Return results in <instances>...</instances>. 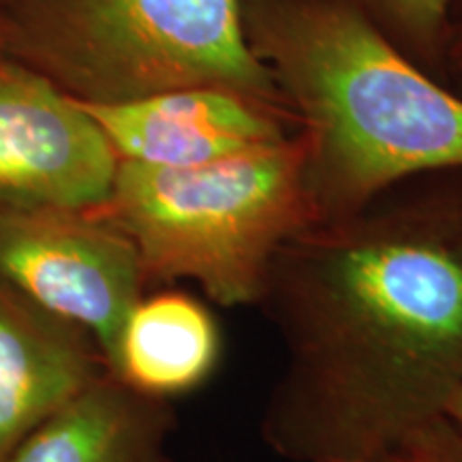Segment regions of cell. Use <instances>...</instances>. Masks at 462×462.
Wrapping results in <instances>:
<instances>
[{
	"label": "cell",
	"mask_w": 462,
	"mask_h": 462,
	"mask_svg": "<svg viewBox=\"0 0 462 462\" xmlns=\"http://www.w3.org/2000/svg\"><path fill=\"white\" fill-rule=\"evenodd\" d=\"M257 306L285 351L265 446L287 462L396 458L462 385V170L309 225Z\"/></svg>",
	"instance_id": "cell-1"
},
{
	"label": "cell",
	"mask_w": 462,
	"mask_h": 462,
	"mask_svg": "<svg viewBox=\"0 0 462 462\" xmlns=\"http://www.w3.org/2000/svg\"><path fill=\"white\" fill-rule=\"evenodd\" d=\"M245 32L304 133L315 221L462 170V95L424 73L345 0H242Z\"/></svg>",
	"instance_id": "cell-2"
},
{
	"label": "cell",
	"mask_w": 462,
	"mask_h": 462,
	"mask_svg": "<svg viewBox=\"0 0 462 462\" xmlns=\"http://www.w3.org/2000/svg\"><path fill=\"white\" fill-rule=\"evenodd\" d=\"M92 212L131 240L146 285L195 281L227 309L257 306L281 248L317 223L300 137L195 167L118 161Z\"/></svg>",
	"instance_id": "cell-3"
},
{
	"label": "cell",
	"mask_w": 462,
	"mask_h": 462,
	"mask_svg": "<svg viewBox=\"0 0 462 462\" xmlns=\"http://www.w3.org/2000/svg\"><path fill=\"white\" fill-rule=\"evenodd\" d=\"M50 51L79 101L223 88L276 107L248 45L242 0H58Z\"/></svg>",
	"instance_id": "cell-4"
},
{
	"label": "cell",
	"mask_w": 462,
	"mask_h": 462,
	"mask_svg": "<svg viewBox=\"0 0 462 462\" xmlns=\"http://www.w3.org/2000/svg\"><path fill=\"white\" fill-rule=\"evenodd\" d=\"M0 279L88 330L107 368L148 287L135 246L97 212L9 201H0Z\"/></svg>",
	"instance_id": "cell-5"
},
{
	"label": "cell",
	"mask_w": 462,
	"mask_h": 462,
	"mask_svg": "<svg viewBox=\"0 0 462 462\" xmlns=\"http://www.w3.org/2000/svg\"><path fill=\"white\" fill-rule=\"evenodd\" d=\"M116 170L118 157L82 103L0 65V201L97 210Z\"/></svg>",
	"instance_id": "cell-6"
},
{
	"label": "cell",
	"mask_w": 462,
	"mask_h": 462,
	"mask_svg": "<svg viewBox=\"0 0 462 462\" xmlns=\"http://www.w3.org/2000/svg\"><path fill=\"white\" fill-rule=\"evenodd\" d=\"M79 103L118 161L131 163L195 167L287 140L276 120L279 109L223 88H184L129 101Z\"/></svg>",
	"instance_id": "cell-7"
},
{
	"label": "cell",
	"mask_w": 462,
	"mask_h": 462,
	"mask_svg": "<svg viewBox=\"0 0 462 462\" xmlns=\"http://www.w3.org/2000/svg\"><path fill=\"white\" fill-rule=\"evenodd\" d=\"M106 373L88 330L0 279V462Z\"/></svg>",
	"instance_id": "cell-8"
},
{
	"label": "cell",
	"mask_w": 462,
	"mask_h": 462,
	"mask_svg": "<svg viewBox=\"0 0 462 462\" xmlns=\"http://www.w3.org/2000/svg\"><path fill=\"white\" fill-rule=\"evenodd\" d=\"M170 402L106 373L17 443L3 462H173Z\"/></svg>",
	"instance_id": "cell-9"
},
{
	"label": "cell",
	"mask_w": 462,
	"mask_h": 462,
	"mask_svg": "<svg viewBox=\"0 0 462 462\" xmlns=\"http://www.w3.org/2000/svg\"><path fill=\"white\" fill-rule=\"evenodd\" d=\"M221 349V328L204 302L180 291L143 293L123 323L107 373L170 402L215 374Z\"/></svg>",
	"instance_id": "cell-10"
},
{
	"label": "cell",
	"mask_w": 462,
	"mask_h": 462,
	"mask_svg": "<svg viewBox=\"0 0 462 462\" xmlns=\"http://www.w3.org/2000/svg\"><path fill=\"white\" fill-rule=\"evenodd\" d=\"M362 11L409 58L424 65H443L452 26L454 0H345Z\"/></svg>",
	"instance_id": "cell-11"
},
{
	"label": "cell",
	"mask_w": 462,
	"mask_h": 462,
	"mask_svg": "<svg viewBox=\"0 0 462 462\" xmlns=\"http://www.w3.org/2000/svg\"><path fill=\"white\" fill-rule=\"evenodd\" d=\"M388 462H462V437L449 426H443L401 460Z\"/></svg>",
	"instance_id": "cell-12"
},
{
	"label": "cell",
	"mask_w": 462,
	"mask_h": 462,
	"mask_svg": "<svg viewBox=\"0 0 462 462\" xmlns=\"http://www.w3.org/2000/svg\"><path fill=\"white\" fill-rule=\"evenodd\" d=\"M446 65L452 69V71L462 78V24L454 28L452 37H449L448 51H446Z\"/></svg>",
	"instance_id": "cell-13"
},
{
	"label": "cell",
	"mask_w": 462,
	"mask_h": 462,
	"mask_svg": "<svg viewBox=\"0 0 462 462\" xmlns=\"http://www.w3.org/2000/svg\"><path fill=\"white\" fill-rule=\"evenodd\" d=\"M443 420H446L448 424L462 437V385L454 392V396L449 398L446 413H443Z\"/></svg>",
	"instance_id": "cell-14"
},
{
	"label": "cell",
	"mask_w": 462,
	"mask_h": 462,
	"mask_svg": "<svg viewBox=\"0 0 462 462\" xmlns=\"http://www.w3.org/2000/svg\"><path fill=\"white\" fill-rule=\"evenodd\" d=\"M460 79H462V78H460ZM460 95H462V90H460Z\"/></svg>",
	"instance_id": "cell-15"
}]
</instances>
